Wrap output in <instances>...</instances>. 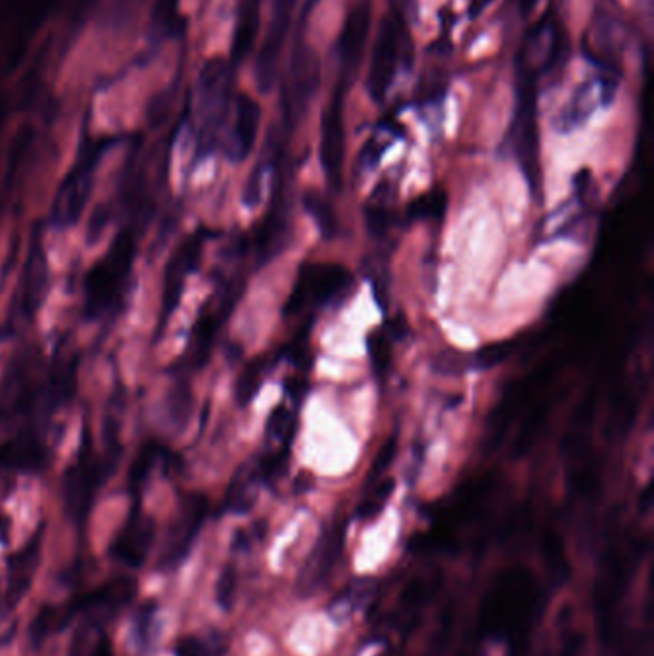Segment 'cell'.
Returning <instances> with one entry per match:
<instances>
[{
  "instance_id": "8fae6325",
  "label": "cell",
  "mask_w": 654,
  "mask_h": 656,
  "mask_svg": "<svg viewBox=\"0 0 654 656\" xmlns=\"http://www.w3.org/2000/svg\"><path fill=\"white\" fill-rule=\"evenodd\" d=\"M261 110L256 100L248 94L238 98V118L234 127V154L236 158H246L256 142L257 127H259Z\"/></svg>"
},
{
  "instance_id": "4fadbf2b",
  "label": "cell",
  "mask_w": 654,
  "mask_h": 656,
  "mask_svg": "<svg viewBox=\"0 0 654 656\" xmlns=\"http://www.w3.org/2000/svg\"><path fill=\"white\" fill-rule=\"evenodd\" d=\"M595 93H601V87H599V81H587L585 85H582L578 89V93L574 94L572 102L568 104L566 112L561 116V123L564 129H572L580 123H584L585 119L589 118V114L593 112V96Z\"/></svg>"
},
{
  "instance_id": "44dd1931",
  "label": "cell",
  "mask_w": 654,
  "mask_h": 656,
  "mask_svg": "<svg viewBox=\"0 0 654 656\" xmlns=\"http://www.w3.org/2000/svg\"><path fill=\"white\" fill-rule=\"evenodd\" d=\"M292 424H294V422H292V415L286 411V407H277L275 413H273L271 419H269V428H271V432H273L275 436H281V434H284Z\"/></svg>"
},
{
  "instance_id": "e0dca14e",
  "label": "cell",
  "mask_w": 654,
  "mask_h": 656,
  "mask_svg": "<svg viewBox=\"0 0 654 656\" xmlns=\"http://www.w3.org/2000/svg\"><path fill=\"white\" fill-rule=\"evenodd\" d=\"M445 206L447 198L444 190H432L411 204L409 215L411 219H442Z\"/></svg>"
},
{
  "instance_id": "5b68a950",
  "label": "cell",
  "mask_w": 654,
  "mask_h": 656,
  "mask_svg": "<svg viewBox=\"0 0 654 656\" xmlns=\"http://www.w3.org/2000/svg\"><path fill=\"white\" fill-rule=\"evenodd\" d=\"M626 47L622 20L610 10H597L589 37L585 39V54L599 70V77L620 81V56Z\"/></svg>"
},
{
  "instance_id": "cb8c5ba5",
  "label": "cell",
  "mask_w": 654,
  "mask_h": 656,
  "mask_svg": "<svg viewBox=\"0 0 654 656\" xmlns=\"http://www.w3.org/2000/svg\"><path fill=\"white\" fill-rule=\"evenodd\" d=\"M493 0H470V6H468V16L476 18L480 16L488 6H490Z\"/></svg>"
},
{
  "instance_id": "3957f363",
  "label": "cell",
  "mask_w": 654,
  "mask_h": 656,
  "mask_svg": "<svg viewBox=\"0 0 654 656\" xmlns=\"http://www.w3.org/2000/svg\"><path fill=\"white\" fill-rule=\"evenodd\" d=\"M319 83H321L319 56L309 45L298 43L292 52L288 75L282 85V110H284V121L290 129H294L304 116L311 98L319 89Z\"/></svg>"
},
{
  "instance_id": "d6986e66",
  "label": "cell",
  "mask_w": 654,
  "mask_h": 656,
  "mask_svg": "<svg viewBox=\"0 0 654 656\" xmlns=\"http://www.w3.org/2000/svg\"><path fill=\"white\" fill-rule=\"evenodd\" d=\"M511 353V348L507 344H495V346H488L482 352L476 355L478 367L480 369H490L493 365L505 361V357Z\"/></svg>"
},
{
  "instance_id": "484cf974",
  "label": "cell",
  "mask_w": 654,
  "mask_h": 656,
  "mask_svg": "<svg viewBox=\"0 0 654 656\" xmlns=\"http://www.w3.org/2000/svg\"><path fill=\"white\" fill-rule=\"evenodd\" d=\"M315 2H319V0H307V8H305V14L309 12V8H311Z\"/></svg>"
},
{
  "instance_id": "8992f818",
  "label": "cell",
  "mask_w": 654,
  "mask_h": 656,
  "mask_svg": "<svg viewBox=\"0 0 654 656\" xmlns=\"http://www.w3.org/2000/svg\"><path fill=\"white\" fill-rule=\"evenodd\" d=\"M371 2L369 0H359L351 8L340 39L336 47V56H338V91L348 93L353 81L357 79V73L361 68V60L367 47L369 31H371Z\"/></svg>"
},
{
  "instance_id": "7c38bea8",
  "label": "cell",
  "mask_w": 654,
  "mask_h": 656,
  "mask_svg": "<svg viewBox=\"0 0 654 656\" xmlns=\"http://www.w3.org/2000/svg\"><path fill=\"white\" fill-rule=\"evenodd\" d=\"M257 29H259V0H244L234 25L233 56L236 62L246 58V54L252 50Z\"/></svg>"
},
{
  "instance_id": "603a6c76",
  "label": "cell",
  "mask_w": 654,
  "mask_h": 656,
  "mask_svg": "<svg viewBox=\"0 0 654 656\" xmlns=\"http://www.w3.org/2000/svg\"><path fill=\"white\" fill-rule=\"evenodd\" d=\"M89 656H112V643L106 637L98 639L93 651H89Z\"/></svg>"
},
{
  "instance_id": "5bb4252c",
  "label": "cell",
  "mask_w": 654,
  "mask_h": 656,
  "mask_svg": "<svg viewBox=\"0 0 654 656\" xmlns=\"http://www.w3.org/2000/svg\"><path fill=\"white\" fill-rule=\"evenodd\" d=\"M304 208L317 223L323 238H334L336 236V215L327 198H323L319 192L307 190L302 198Z\"/></svg>"
},
{
  "instance_id": "277c9868",
  "label": "cell",
  "mask_w": 654,
  "mask_h": 656,
  "mask_svg": "<svg viewBox=\"0 0 654 656\" xmlns=\"http://www.w3.org/2000/svg\"><path fill=\"white\" fill-rule=\"evenodd\" d=\"M403 31H405V24L399 14H390L380 22L378 35L374 39L369 75H367V91L374 102L386 98L396 79V71L401 60V47H403Z\"/></svg>"
},
{
  "instance_id": "52a82bcc",
  "label": "cell",
  "mask_w": 654,
  "mask_h": 656,
  "mask_svg": "<svg viewBox=\"0 0 654 656\" xmlns=\"http://www.w3.org/2000/svg\"><path fill=\"white\" fill-rule=\"evenodd\" d=\"M344 96L342 91H334L328 100L321 121V165L327 177L328 187L338 190L342 187V169L346 156V123H344Z\"/></svg>"
},
{
  "instance_id": "2e32d148",
  "label": "cell",
  "mask_w": 654,
  "mask_h": 656,
  "mask_svg": "<svg viewBox=\"0 0 654 656\" xmlns=\"http://www.w3.org/2000/svg\"><path fill=\"white\" fill-rule=\"evenodd\" d=\"M367 346L373 361L374 373L376 376L386 375L392 365V336L388 334V330L384 328L373 330L367 338Z\"/></svg>"
},
{
  "instance_id": "9c48e42d",
  "label": "cell",
  "mask_w": 654,
  "mask_h": 656,
  "mask_svg": "<svg viewBox=\"0 0 654 656\" xmlns=\"http://www.w3.org/2000/svg\"><path fill=\"white\" fill-rule=\"evenodd\" d=\"M294 4H296V0H275L273 2V22H271L261 52H259V58H257L256 81L261 93H267L275 83L282 45H284V39L288 33Z\"/></svg>"
},
{
  "instance_id": "9a60e30c",
  "label": "cell",
  "mask_w": 654,
  "mask_h": 656,
  "mask_svg": "<svg viewBox=\"0 0 654 656\" xmlns=\"http://www.w3.org/2000/svg\"><path fill=\"white\" fill-rule=\"evenodd\" d=\"M64 624V616H62V607H43L37 612L35 620L29 626V641L35 647H41L48 637L54 632H58Z\"/></svg>"
},
{
  "instance_id": "7a4b0ae2",
  "label": "cell",
  "mask_w": 654,
  "mask_h": 656,
  "mask_svg": "<svg viewBox=\"0 0 654 656\" xmlns=\"http://www.w3.org/2000/svg\"><path fill=\"white\" fill-rule=\"evenodd\" d=\"M351 284V273L342 265H304L284 315H300L309 305L321 307L342 300Z\"/></svg>"
},
{
  "instance_id": "6da1fadb",
  "label": "cell",
  "mask_w": 654,
  "mask_h": 656,
  "mask_svg": "<svg viewBox=\"0 0 654 656\" xmlns=\"http://www.w3.org/2000/svg\"><path fill=\"white\" fill-rule=\"evenodd\" d=\"M539 81L530 73L516 71V110H514V154L534 194L541 188L538 127Z\"/></svg>"
},
{
  "instance_id": "ac0fdd59",
  "label": "cell",
  "mask_w": 654,
  "mask_h": 656,
  "mask_svg": "<svg viewBox=\"0 0 654 656\" xmlns=\"http://www.w3.org/2000/svg\"><path fill=\"white\" fill-rule=\"evenodd\" d=\"M156 616H158V605L154 601H146L142 607L137 610L135 622H133V632L137 637L139 647H146L152 641V633L156 628Z\"/></svg>"
},
{
  "instance_id": "d4e9b609",
  "label": "cell",
  "mask_w": 654,
  "mask_h": 656,
  "mask_svg": "<svg viewBox=\"0 0 654 656\" xmlns=\"http://www.w3.org/2000/svg\"><path fill=\"white\" fill-rule=\"evenodd\" d=\"M539 0H520V14L522 16H528L530 12H534V8L538 6Z\"/></svg>"
},
{
  "instance_id": "7402d4cb",
  "label": "cell",
  "mask_w": 654,
  "mask_h": 656,
  "mask_svg": "<svg viewBox=\"0 0 654 656\" xmlns=\"http://www.w3.org/2000/svg\"><path fill=\"white\" fill-rule=\"evenodd\" d=\"M305 388H307V384H305L302 378H294V380H288V382H286L288 396L292 398L294 403H300V401L304 399Z\"/></svg>"
},
{
  "instance_id": "ffe728a7",
  "label": "cell",
  "mask_w": 654,
  "mask_h": 656,
  "mask_svg": "<svg viewBox=\"0 0 654 656\" xmlns=\"http://www.w3.org/2000/svg\"><path fill=\"white\" fill-rule=\"evenodd\" d=\"M396 459V438H390L382 449L378 451L376 455V461H374V472H384V470L390 467V463Z\"/></svg>"
},
{
  "instance_id": "ba28073f",
  "label": "cell",
  "mask_w": 654,
  "mask_h": 656,
  "mask_svg": "<svg viewBox=\"0 0 654 656\" xmlns=\"http://www.w3.org/2000/svg\"><path fill=\"white\" fill-rule=\"evenodd\" d=\"M39 557H41V547H39V538H35V541L25 545L24 549L8 563L6 574L0 582V620L8 618L24 601L27 591L33 584Z\"/></svg>"
},
{
  "instance_id": "30bf717a",
  "label": "cell",
  "mask_w": 654,
  "mask_h": 656,
  "mask_svg": "<svg viewBox=\"0 0 654 656\" xmlns=\"http://www.w3.org/2000/svg\"><path fill=\"white\" fill-rule=\"evenodd\" d=\"M152 528L150 524H133L129 526L121 536L110 547V555L116 563L129 566V568H141L144 561L148 559L150 547H152Z\"/></svg>"
}]
</instances>
